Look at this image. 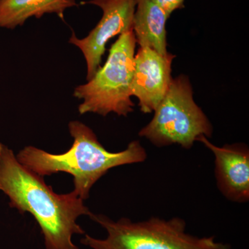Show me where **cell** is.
Instances as JSON below:
<instances>
[{
  "label": "cell",
  "mask_w": 249,
  "mask_h": 249,
  "mask_svg": "<svg viewBox=\"0 0 249 249\" xmlns=\"http://www.w3.org/2000/svg\"><path fill=\"white\" fill-rule=\"evenodd\" d=\"M0 191L10 199V207L32 214L40 228L46 249H80L72 241L85 235L77 219L92 213L74 191L54 193L43 177L18 161L12 150L0 143Z\"/></svg>",
  "instance_id": "obj_1"
},
{
  "label": "cell",
  "mask_w": 249,
  "mask_h": 249,
  "mask_svg": "<svg viewBox=\"0 0 249 249\" xmlns=\"http://www.w3.org/2000/svg\"><path fill=\"white\" fill-rule=\"evenodd\" d=\"M69 130L73 142L65 153L53 155L27 146L16 158L21 164L43 178L59 173L70 174L73 178V191L83 200L88 199L93 185L111 168L146 160V150L139 141L129 142L123 151L111 152L98 142L92 129L83 123L71 121Z\"/></svg>",
  "instance_id": "obj_2"
},
{
  "label": "cell",
  "mask_w": 249,
  "mask_h": 249,
  "mask_svg": "<svg viewBox=\"0 0 249 249\" xmlns=\"http://www.w3.org/2000/svg\"><path fill=\"white\" fill-rule=\"evenodd\" d=\"M89 217L107 232L105 239L85 234L80 242L92 249H231L229 244L217 242L213 236L188 233L186 222L180 217H152L136 222L125 217L114 221L104 214L93 213Z\"/></svg>",
  "instance_id": "obj_3"
},
{
  "label": "cell",
  "mask_w": 249,
  "mask_h": 249,
  "mask_svg": "<svg viewBox=\"0 0 249 249\" xmlns=\"http://www.w3.org/2000/svg\"><path fill=\"white\" fill-rule=\"evenodd\" d=\"M136 45L133 31L121 34L111 46L105 65L88 83L77 87L73 96L83 101L78 107L80 114L106 116L114 112L127 116L133 111L131 85Z\"/></svg>",
  "instance_id": "obj_4"
},
{
  "label": "cell",
  "mask_w": 249,
  "mask_h": 249,
  "mask_svg": "<svg viewBox=\"0 0 249 249\" xmlns=\"http://www.w3.org/2000/svg\"><path fill=\"white\" fill-rule=\"evenodd\" d=\"M213 126L193 99L188 77L173 78L152 121L139 132L157 147L178 145L189 150L202 136H212Z\"/></svg>",
  "instance_id": "obj_5"
},
{
  "label": "cell",
  "mask_w": 249,
  "mask_h": 249,
  "mask_svg": "<svg viewBox=\"0 0 249 249\" xmlns=\"http://www.w3.org/2000/svg\"><path fill=\"white\" fill-rule=\"evenodd\" d=\"M81 4H91L103 10V16L89 35L78 39L73 32L70 42L83 52L87 66V80L94 76L101 67L106 45L116 36L133 31L137 0H91Z\"/></svg>",
  "instance_id": "obj_6"
},
{
  "label": "cell",
  "mask_w": 249,
  "mask_h": 249,
  "mask_svg": "<svg viewBox=\"0 0 249 249\" xmlns=\"http://www.w3.org/2000/svg\"><path fill=\"white\" fill-rule=\"evenodd\" d=\"M175 58L173 54L161 55L149 47H140L135 53L131 93L138 98L142 112L155 111L166 94L173 79L171 66Z\"/></svg>",
  "instance_id": "obj_7"
},
{
  "label": "cell",
  "mask_w": 249,
  "mask_h": 249,
  "mask_svg": "<svg viewBox=\"0 0 249 249\" xmlns=\"http://www.w3.org/2000/svg\"><path fill=\"white\" fill-rule=\"evenodd\" d=\"M202 142L214 156V175L218 189L228 200L246 203L249 200V149L245 143L218 147L202 136Z\"/></svg>",
  "instance_id": "obj_8"
},
{
  "label": "cell",
  "mask_w": 249,
  "mask_h": 249,
  "mask_svg": "<svg viewBox=\"0 0 249 249\" xmlns=\"http://www.w3.org/2000/svg\"><path fill=\"white\" fill-rule=\"evenodd\" d=\"M136 7L133 33L137 43L166 55L165 24L170 16L155 0H137Z\"/></svg>",
  "instance_id": "obj_9"
},
{
  "label": "cell",
  "mask_w": 249,
  "mask_h": 249,
  "mask_svg": "<svg viewBox=\"0 0 249 249\" xmlns=\"http://www.w3.org/2000/svg\"><path fill=\"white\" fill-rule=\"evenodd\" d=\"M76 6L75 0H0V27L15 29L31 17L55 14L64 19L65 10Z\"/></svg>",
  "instance_id": "obj_10"
},
{
  "label": "cell",
  "mask_w": 249,
  "mask_h": 249,
  "mask_svg": "<svg viewBox=\"0 0 249 249\" xmlns=\"http://www.w3.org/2000/svg\"><path fill=\"white\" fill-rule=\"evenodd\" d=\"M156 2L160 5L168 16H170L174 11L181 9L183 5L184 0H155Z\"/></svg>",
  "instance_id": "obj_11"
}]
</instances>
